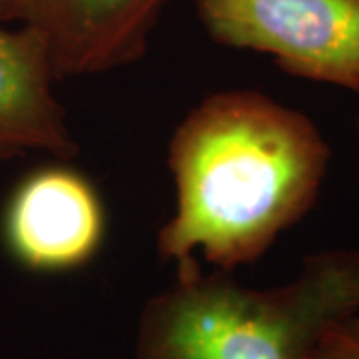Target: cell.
Masks as SVG:
<instances>
[{
    "label": "cell",
    "mask_w": 359,
    "mask_h": 359,
    "mask_svg": "<svg viewBox=\"0 0 359 359\" xmlns=\"http://www.w3.org/2000/svg\"><path fill=\"white\" fill-rule=\"evenodd\" d=\"M330 156L304 112L256 90L208 96L168 146L176 208L158 254L178 278L202 271L198 252L226 271L254 264L313 208Z\"/></svg>",
    "instance_id": "cell-1"
},
{
    "label": "cell",
    "mask_w": 359,
    "mask_h": 359,
    "mask_svg": "<svg viewBox=\"0 0 359 359\" xmlns=\"http://www.w3.org/2000/svg\"><path fill=\"white\" fill-rule=\"evenodd\" d=\"M359 313V252L304 259L294 282L254 290L230 271L178 278L148 299L138 359H308L334 323Z\"/></svg>",
    "instance_id": "cell-2"
},
{
    "label": "cell",
    "mask_w": 359,
    "mask_h": 359,
    "mask_svg": "<svg viewBox=\"0 0 359 359\" xmlns=\"http://www.w3.org/2000/svg\"><path fill=\"white\" fill-rule=\"evenodd\" d=\"M208 36L283 72L359 92V0H198Z\"/></svg>",
    "instance_id": "cell-3"
},
{
    "label": "cell",
    "mask_w": 359,
    "mask_h": 359,
    "mask_svg": "<svg viewBox=\"0 0 359 359\" xmlns=\"http://www.w3.org/2000/svg\"><path fill=\"white\" fill-rule=\"evenodd\" d=\"M168 0H0V20L44 44L56 82L138 62Z\"/></svg>",
    "instance_id": "cell-4"
},
{
    "label": "cell",
    "mask_w": 359,
    "mask_h": 359,
    "mask_svg": "<svg viewBox=\"0 0 359 359\" xmlns=\"http://www.w3.org/2000/svg\"><path fill=\"white\" fill-rule=\"evenodd\" d=\"M2 228L6 248L20 266L32 271L80 268L102 244V202L74 170L44 168L18 184Z\"/></svg>",
    "instance_id": "cell-5"
},
{
    "label": "cell",
    "mask_w": 359,
    "mask_h": 359,
    "mask_svg": "<svg viewBox=\"0 0 359 359\" xmlns=\"http://www.w3.org/2000/svg\"><path fill=\"white\" fill-rule=\"evenodd\" d=\"M54 82L42 40L0 20V162L32 152L60 160L78 154Z\"/></svg>",
    "instance_id": "cell-6"
},
{
    "label": "cell",
    "mask_w": 359,
    "mask_h": 359,
    "mask_svg": "<svg viewBox=\"0 0 359 359\" xmlns=\"http://www.w3.org/2000/svg\"><path fill=\"white\" fill-rule=\"evenodd\" d=\"M308 359H359V313L334 323Z\"/></svg>",
    "instance_id": "cell-7"
}]
</instances>
